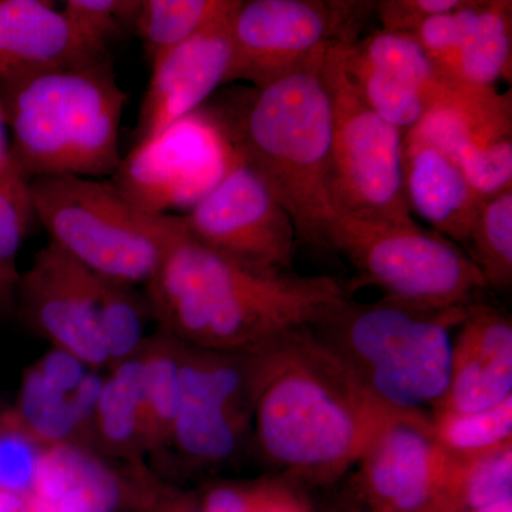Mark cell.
Listing matches in <instances>:
<instances>
[{"label":"cell","mask_w":512,"mask_h":512,"mask_svg":"<svg viewBox=\"0 0 512 512\" xmlns=\"http://www.w3.org/2000/svg\"><path fill=\"white\" fill-rule=\"evenodd\" d=\"M29 194L50 244L94 274L130 288H146L185 232L181 215L141 211L110 181L35 178Z\"/></svg>","instance_id":"6"},{"label":"cell","mask_w":512,"mask_h":512,"mask_svg":"<svg viewBox=\"0 0 512 512\" xmlns=\"http://www.w3.org/2000/svg\"><path fill=\"white\" fill-rule=\"evenodd\" d=\"M251 359L256 443L292 480H339L396 413L377 402L311 328L279 336Z\"/></svg>","instance_id":"1"},{"label":"cell","mask_w":512,"mask_h":512,"mask_svg":"<svg viewBox=\"0 0 512 512\" xmlns=\"http://www.w3.org/2000/svg\"><path fill=\"white\" fill-rule=\"evenodd\" d=\"M42 447L13 423L8 413L0 417V490L25 495Z\"/></svg>","instance_id":"33"},{"label":"cell","mask_w":512,"mask_h":512,"mask_svg":"<svg viewBox=\"0 0 512 512\" xmlns=\"http://www.w3.org/2000/svg\"><path fill=\"white\" fill-rule=\"evenodd\" d=\"M480 5L481 2L476 0H467L466 5L461 8L424 20L409 35L416 39L421 49L439 67L448 56L453 55L466 36Z\"/></svg>","instance_id":"34"},{"label":"cell","mask_w":512,"mask_h":512,"mask_svg":"<svg viewBox=\"0 0 512 512\" xmlns=\"http://www.w3.org/2000/svg\"><path fill=\"white\" fill-rule=\"evenodd\" d=\"M430 421L437 443L448 456H478L512 443V397L474 412L436 409Z\"/></svg>","instance_id":"28"},{"label":"cell","mask_w":512,"mask_h":512,"mask_svg":"<svg viewBox=\"0 0 512 512\" xmlns=\"http://www.w3.org/2000/svg\"><path fill=\"white\" fill-rule=\"evenodd\" d=\"M403 137L436 147L457 164L474 151L512 138L511 92L448 79L439 99Z\"/></svg>","instance_id":"19"},{"label":"cell","mask_w":512,"mask_h":512,"mask_svg":"<svg viewBox=\"0 0 512 512\" xmlns=\"http://www.w3.org/2000/svg\"><path fill=\"white\" fill-rule=\"evenodd\" d=\"M467 245L485 284L500 291L512 285V188L485 198L478 210Z\"/></svg>","instance_id":"29"},{"label":"cell","mask_w":512,"mask_h":512,"mask_svg":"<svg viewBox=\"0 0 512 512\" xmlns=\"http://www.w3.org/2000/svg\"><path fill=\"white\" fill-rule=\"evenodd\" d=\"M103 380L83 446L103 458L143 470L146 456L141 429V369L138 353L113 367Z\"/></svg>","instance_id":"22"},{"label":"cell","mask_w":512,"mask_h":512,"mask_svg":"<svg viewBox=\"0 0 512 512\" xmlns=\"http://www.w3.org/2000/svg\"><path fill=\"white\" fill-rule=\"evenodd\" d=\"M325 55L275 82L228 90L207 104L239 160L288 212L298 237L316 245L336 214L330 194L332 111L322 74Z\"/></svg>","instance_id":"3"},{"label":"cell","mask_w":512,"mask_h":512,"mask_svg":"<svg viewBox=\"0 0 512 512\" xmlns=\"http://www.w3.org/2000/svg\"><path fill=\"white\" fill-rule=\"evenodd\" d=\"M0 512H26L22 495L0 490Z\"/></svg>","instance_id":"40"},{"label":"cell","mask_w":512,"mask_h":512,"mask_svg":"<svg viewBox=\"0 0 512 512\" xmlns=\"http://www.w3.org/2000/svg\"><path fill=\"white\" fill-rule=\"evenodd\" d=\"M10 150L26 181L111 177L119 167L127 94L111 57L0 83Z\"/></svg>","instance_id":"4"},{"label":"cell","mask_w":512,"mask_h":512,"mask_svg":"<svg viewBox=\"0 0 512 512\" xmlns=\"http://www.w3.org/2000/svg\"><path fill=\"white\" fill-rule=\"evenodd\" d=\"M124 481L106 458L77 443L42 447L26 512H113Z\"/></svg>","instance_id":"20"},{"label":"cell","mask_w":512,"mask_h":512,"mask_svg":"<svg viewBox=\"0 0 512 512\" xmlns=\"http://www.w3.org/2000/svg\"><path fill=\"white\" fill-rule=\"evenodd\" d=\"M170 512H202V507L197 498L183 495L170 501Z\"/></svg>","instance_id":"41"},{"label":"cell","mask_w":512,"mask_h":512,"mask_svg":"<svg viewBox=\"0 0 512 512\" xmlns=\"http://www.w3.org/2000/svg\"><path fill=\"white\" fill-rule=\"evenodd\" d=\"M249 485L220 484L201 501L202 512H248Z\"/></svg>","instance_id":"38"},{"label":"cell","mask_w":512,"mask_h":512,"mask_svg":"<svg viewBox=\"0 0 512 512\" xmlns=\"http://www.w3.org/2000/svg\"><path fill=\"white\" fill-rule=\"evenodd\" d=\"M470 306L423 309L390 299H346L311 330L377 402L393 412L426 413L446 397L451 329L460 326Z\"/></svg>","instance_id":"5"},{"label":"cell","mask_w":512,"mask_h":512,"mask_svg":"<svg viewBox=\"0 0 512 512\" xmlns=\"http://www.w3.org/2000/svg\"><path fill=\"white\" fill-rule=\"evenodd\" d=\"M352 49L370 66L426 97L430 107L446 89L447 77L409 33L377 30L366 39L355 40Z\"/></svg>","instance_id":"27"},{"label":"cell","mask_w":512,"mask_h":512,"mask_svg":"<svg viewBox=\"0 0 512 512\" xmlns=\"http://www.w3.org/2000/svg\"><path fill=\"white\" fill-rule=\"evenodd\" d=\"M141 369V429L146 456L170 451L180 400L181 342L157 330L138 352Z\"/></svg>","instance_id":"23"},{"label":"cell","mask_w":512,"mask_h":512,"mask_svg":"<svg viewBox=\"0 0 512 512\" xmlns=\"http://www.w3.org/2000/svg\"><path fill=\"white\" fill-rule=\"evenodd\" d=\"M450 458L440 512H471L512 500V443Z\"/></svg>","instance_id":"25"},{"label":"cell","mask_w":512,"mask_h":512,"mask_svg":"<svg viewBox=\"0 0 512 512\" xmlns=\"http://www.w3.org/2000/svg\"><path fill=\"white\" fill-rule=\"evenodd\" d=\"M252 419L251 355L181 343L180 400L170 450L188 466H221L241 451Z\"/></svg>","instance_id":"12"},{"label":"cell","mask_w":512,"mask_h":512,"mask_svg":"<svg viewBox=\"0 0 512 512\" xmlns=\"http://www.w3.org/2000/svg\"><path fill=\"white\" fill-rule=\"evenodd\" d=\"M144 296L161 332L192 348L234 355H255L291 330L311 328L349 299L338 278L252 268L187 231Z\"/></svg>","instance_id":"2"},{"label":"cell","mask_w":512,"mask_h":512,"mask_svg":"<svg viewBox=\"0 0 512 512\" xmlns=\"http://www.w3.org/2000/svg\"><path fill=\"white\" fill-rule=\"evenodd\" d=\"M16 291V285L10 282L0 281V305L10 302L12 293Z\"/></svg>","instance_id":"42"},{"label":"cell","mask_w":512,"mask_h":512,"mask_svg":"<svg viewBox=\"0 0 512 512\" xmlns=\"http://www.w3.org/2000/svg\"><path fill=\"white\" fill-rule=\"evenodd\" d=\"M450 461L427 413L396 412L357 463L360 491L372 512H440Z\"/></svg>","instance_id":"14"},{"label":"cell","mask_w":512,"mask_h":512,"mask_svg":"<svg viewBox=\"0 0 512 512\" xmlns=\"http://www.w3.org/2000/svg\"><path fill=\"white\" fill-rule=\"evenodd\" d=\"M375 8L376 2L357 0H238L225 84L261 87L302 69L330 47L357 39Z\"/></svg>","instance_id":"10"},{"label":"cell","mask_w":512,"mask_h":512,"mask_svg":"<svg viewBox=\"0 0 512 512\" xmlns=\"http://www.w3.org/2000/svg\"><path fill=\"white\" fill-rule=\"evenodd\" d=\"M106 57L110 49L84 35L55 3L0 0V83Z\"/></svg>","instance_id":"17"},{"label":"cell","mask_w":512,"mask_h":512,"mask_svg":"<svg viewBox=\"0 0 512 512\" xmlns=\"http://www.w3.org/2000/svg\"><path fill=\"white\" fill-rule=\"evenodd\" d=\"M238 161L220 121L204 104L134 144L109 181L141 211L173 215L190 211Z\"/></svg>","instance_id":"11"},{"label":"cell","mask_w":512,"mask_h":512,"mask_svg":"<svg viewBox=\"0 0 512 512\" xmlns=\"http://www.w3.org/2000/svg\"><path fill=\"white\" fill-rule=\"evenodd\" d=\"M181 217L187 234L204 247L262 271L291 272L295 224L241 160Z\"/></svg>","instance_id":"13"},{"label":"cell","mask_w":512,"mask_h":512,"mask_svg":"<svg viewBox=\"0 0 512 512\" xmlns=\"http://www.w3.org/2000/svg\"><path fill=\"white\" fill-rule=\"evenodd\" d=\"M458 328V335L453 339L450 383L446 397L436 409L474 412L510 399V316L490 306L473 303Z\"/></svg>","instance_id":"18"},{"label":"cell","mask_w":512,"mask_h":512,"mask_svg":"<svg viewBox=\"0 0 512 512\" xmlns=\"http://www.w3.org/2000/svg\"><path fill=\"white\" fill-rule=\"evenodd\" d=\"M235 8L151 64L153 73L138 113L134 144L200 109L218 87L225 86Z\"/></svg>","instance_id":"15"},{"label":"cell","mask_w":512,"mask_h":512,"mask_svg":"<svg viewBox=\"0 0 512 512\" xmlns=\"http://www.w3.org/2000/svg\"><path fill=\"white\" fill-rule=\"evenodd\" d=\"M16 291L30 328L89 369L136 356L148 338L146 296L94 274L50 242L19 276Z\"/></svg>","instance_id":"7"},{"label":"cell","mask_w":512,"mask_h":512,"mask_svg":"<svg viewBox=\"0 0 512 512\" xmlns=\"http://www.w3.org/2000/svg\"><path fill=\"white\" fill-rule=\"evenodd\" d=\"M467 0H383L376 2L375 13L384 30L413 32L424 20L461 8Z\"/></svg>","instance_id":"36"},{"label":"cell","mask_w":512,"mask_h":512,"mask_svg":"<svg viewBox=\"0 0 512 512\" xmlns=\"http://www.w3.org/2000/svg\"><path fill=\"white\" fill-rule=\"evenodd\" d=\"M512 2H481L466 36L437 69L447 79L477 87H495L511 77Z\"/></svg>","instance_id":"24"},{"label":"cell","mask_w":512,"mask_h":512,"mask_svg":"<svg viewBox=\"0 0 512 512\" xmlns=\"http://www.w3.org/2000/svg\"><path fill=\"white\" fill-rule=\"evenodd\" d=\"M320 245L345 256L363 281L379 286L386 299L403 305L464 308L487 288L470 255L416 221L338 211Z\"/></svg>","instance_id":"8"},{"label":"cell","mask_w":512,"mask_h":512,"mask_svg":"<svg viewBox=\"0 0 512 512\" xmlns=\"http://www.w3.org/2000/svg\"><path fill=\"white\" fill-rule=\"evenodd\" d=\"M355 40L345 43L343 57L366 103L387 123L402 131L404 128L410 130L430 109L429 101L412 87L397 82L389 74L380 72L360 59L352 49Z\"/></svg>","instance_id":"30"},{"label":"cell","mask_w":512,"mask_h":512,"mask_svg":"<svg viewBox=\"0 0 512 512\" xmlns=\"http://www.w3.org/2000/svg\"><path fill=\"white\" fill-rule=\"evenodd\" d=\"M471 512H512V500L505 501V503L493 505V507L483 508V510Z\"/></svg>","instance_id":"43"},{"label":"cell","mask_w":512,"mask_h":512,"mask_svg":"<svg viewBox=\"0 0 512 512\" xmlns=\"http://www.w3.org/2000/svg\"><path fill=\"white\" fill-rule=\"evenodd\" d=\"M248 512H313L292 490L291 485L282 481H264L249 485Z\"/></svg>","instance_id":"37"},{"label":"cell","mask_w":512,"mask_h":512,"mask_svg":"<svg viewBox=\"0 0 512 512\" xmlns=\"http://www.w3.org/2000/svg\"><path fill=\"white\" fill-rule=\"evenodd\" d=\"M33 221L29 183L0 181V281L18 285L16 259Z\"/></svg>","instance_id":"32"},{"label":"cell","mask_w":512,"mask_h":512,"mask_svg":"<svg viewBox=\"0 0 512 512\" xmlns=\"http://www.w3.org/2000/svg\"><path fill=\"white\" fill-rule=\"evenodd\" d=\"M141 0H66L62 13L94 42L110 49L134 29Z\"/></svg>","instance_id":"31"},{"label":"cell","mask_w":512,"mask_h":512,"mask_svg":"<svg viewBox=\"0 0 512 512\" xmlns=\"http://www.w3.org/2000/svg\"><path fill=\"white\" fill-rule=\"evenodd\" d=\"M74 357L53 350L23 379L13 423L40 447L83 444L103 380Z\"/></svg>","instance_id":"16"},{"label":"cell","mask_w":512,"mask_h":512,"mask_svg":"<svg viewBox=\"0 0 512 512\" xmlns=\"http://www.w3.org/2000/svg\"><path fill=\"white\" fill-rule=\"evenodd\" d=\"M346 42L330 47L322 64L332 111L330 194L335 212L413 222L404 190L403 131L366 103L345 64Z\"/></svg>","instance_id":"9"},{"label":"cell","mask_w":512,"mask_h":512,"mask_svg":"<svg viewBox=\"0 0 512 512\" xmlns=\"http://www.w3.org/2000/svg\"><path fill=\"white\" fill-rule=\"evenodd\" d=\"M0 181L2 183H19L26 181L19 174L13 161L12 150H10V136L8 123H6L5 110L0 101ZM28 183V181H26Z\"/></svg>","instance_id":"39"},{"label":"cell","mask_w":512,"mask_h":512,"mask_svg":"<svg viewBox=\"0 0 512 512\" xmlns=\"http://www.w3.org/2000/svg\"><path fill=\"white\" fill-rule=\"evenodd\" d=\"M158 512H170V501L168 503H165L163 507L160 508V511Z\"/></svg>","instance_id":"44"},{"label":"cell","mask_w":512,"mask_h":512,"mask_svg":"<svg viewBox=\"0 0 512 512\" xmlns=\"http://www.w3.org/2000/svg\"><path fill=\"white\" fill-rule=\"evenodd\" d=\"M238 0H141L134 29L148 62L187 42L225 13Z\"/></svg>","instance_id":"26"},{"label":"cell","mask_w":512,"mask_h":512,"mask_svg":"<svg viewBox=\"0 0 512 512\" xmlns=\"http://www.w3.org/2000/svg\"><path fill=\"white\" fill-rule=\"evenodd\" d=\"M403 171L410 210L441 237L467 245L485 198L470 187L460 167L436 147L403 137Z\"/></svg>","instance_id":"21"},{"label":"cell","mask_w":512,"mask_h":512,"mask_svg":"<svg viewBox=\"0 0 512 512\" xmlns=\"http://www.w3.org/2000/svg\"><path fill=\"white\" fill-rule=\"evenodd\" d=\"M467 183L488 198L512 188V138L474 151L457 163Z\"/></svg>","instance_id":"35"}]
</instances>
